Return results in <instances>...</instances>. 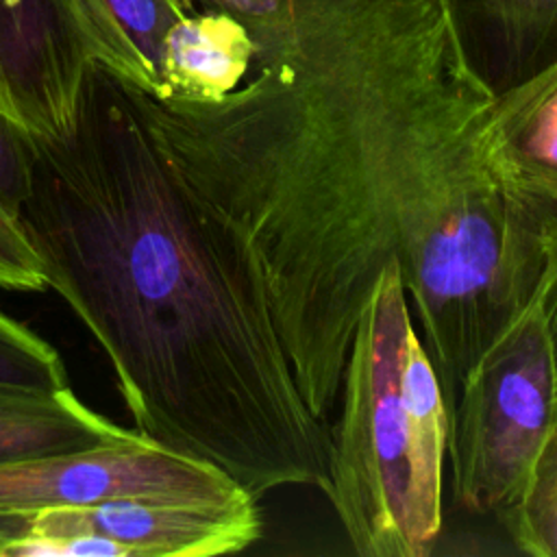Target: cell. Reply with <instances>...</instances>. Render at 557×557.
Segmentation results:
<instances>
[{
    "mask_svg": "<svg viewBox=\"0 0 557 557\" xmlns=\"http://www.w3.org/2000/svg\"><path fill=\"white\" fill-rule=\"evenodd\" d=\"M0 383L46 392L70 387L59 352L4 311H0Z\"/></svg>",
    "mask_w": 557,
    "mask_h": 557,
    "instance_id": "13",
    "label": "cell"
},
{
    "mask_svg": "<svg viewBox=\"0 0 557 557\" xmlns=\"http://www.w3.org/2000/svg\"><path fill=\"white\" fill-rule=\"evenodd\" d=\"M542 309L546 320V333L550 344V359H553V381H555V398H557V250L544 276V292H542Z\"/></svg>",
    "mask_w": 557,
    "mask_h": 557,
    "instance_id": "19",
    "label": "cell"
},
{
    "mask_svg": "<svg viewBox=\"0 0 557 557\" xmlns=\"http://www.w3.org/2000/svg\"><path fill=\"white\" fill-rule=\"evenodd\" d=\"M324 494L361 557H426L442 533L448 409L407 302L381 272L346 359Z\"/></svg>",
    "mask_w": 557,
    "mask_h": 557,
    "instance_id": "3",
    "label": "cell"
},
{
    "mask_svg": "<svg viewBox=\"0 0 557 557\" xmlns=\"http://www.w3.org/2000/svg\"><path fill=\"white\" fill-rule=\"evenodd\" d=\"M255 496L222 468L163 448L141 433L78 450L0 463V513L85 507L113 498L226 505Z\"/></svg>",
    "mask_w": 557,
    "mask_h": 557,
    "instance_id": "5",
    "label": "cell"
},
{
    "mask_svg": "<svg viewBox=\"0 0 557 557\" xmlns=\"http://www.w3.org/2000/svg\"><path fill=\"white\" fill-rule=\"evenodd\" d=\"M7 557H133L122 542L96 533H57V535H24L13 542Z\"/></svg>",
    "mask_w": 557,
    "mask_h": 557,
    "instance_id": "17",
    "label": "cell"
},
{
    "mask_svg": "<svg viewBox=\"0 0 557 557\" xmlns=\"http://www.w3.org/2000/svg\"><path fill=\"white\" fill-rule=\"evenodd\" d=\"M470 72L496 96L557 63V0H437Z\"/></svg>",
    "mask_w": 557,
    "mask_h": 557,
    "instance_id": "8",
    "label": "cell"
},
{
    "mask_svg": "<svg viewBox=\"0 0 557 557\" xmlns=\"http://www.w3.org/2000/svg\"><path fill=\"white\" fill-rule=\"evenodd\" d=\"M76 398L0 383V463L57 453H78L135 437Z\"/></svg>",
    "mask_w": 557,
    "mask_h": 557,
    "instance_id": "11",
    "label": "cell"
},
{
    "mask_svg": "<svg viewBox=\"0 0 557 557\" xmlns=\"http://www.w3.org/2000/svg\"><path fill=\"white\" fill-rule=\"evenodd\" d=\"M67 4L96 63L128 85L163 98V39L187 13L178 0H67Z\"/></svg>",
    "mask_w": 557,
    "mask_h": 557,
    "instance_id": "10",
    "label": "cell"
},
{
    "mask_svg": "<svg viewBox=\"0 0 557 557\" xmlns=\"http://www.w3.org/2000/svg\"><path fill=\"white\" fill-rule=\"evenodd\" d=\"M255 52L250 28L235 15L218 9L185 13L163 39V98L218 100L242 85Z\"/></svg>",
    "mask_w": 557,
    "mask_h": 557,
    "instance_id": "9",
    "label": "cell"
},
{
    "mask_svg": "<svg viewBox=\"0 0 557 557\" xmlns=\"http://www.w3.org/2000/svg\"><path fill=\"white\" fill-rule=\"evenodd\" d=\"M537 472H540V474H546V476H550V479L557 481V431H555V435L550 437V442H548V446H546V450H544V455H542V461H540ZM537 472H535V474H537Z\"/></svg>",
    "mask_w": 557,
    "mask_h": 557,
    "instance_id": "21",
    "label": "cell"
},
{
    "mask_svg": "<svg viewBox=\"0 0 557 557\" xmlns=\"http://www.w3.org/2000/svg\"><path fill=\"white\" fill-rule=\"evenodd\" d=\"M91 63L67 0H0V111L33 135L74 126Z\"/></svg>",
    "mask_w": 557,
    "mask_h": 557,
    "instance_id": "6",
    "label": "cell"
},
{
    "mask_svg": "<svg viewBox=\"0 0 557 557\" xmlns=\"http://www.w3.org/2000/svg\"><path fill=\"white\" fill-rule=\"evenodd\" d=\"M0 287L44 292L48 287L39 250L30 242L17 213L0 205Z\"/></svg>",
    "mask_w": 557,
    "mask_h": 557,
    "instance_id": "15",
    "label": "cell"
},
{
    "mask_svg": "<svg viewBox=\"0 0 557 557\" xmlns=\"http://www.w3.org/2000/svg\"><path fill=\"white\" fill-rule=\"evenodd\" d=\"M250 33L252 67L218 100L131 85L148 128L228 231L324 429L389 265L450 411L535 298L557 211L500 165L494 94L437 0H281Z\"/></svg>",
    "mask_w": 557,
    "mask_h": 557,
    "instance_id": "1",
    "label": "cell"
},
{
    "mask_svg": "<svg viewBox=\"0 0 557 557\" xmlns=\"http://www.w3.org/2000/svg\"><path fill=\"white\" fill-rule=\"evenodd\" d=\"M490 135L511 181L557 211V63L494 98Z\"/></svg>",
    "mask_w": 557,
    "mask_h": 557,
    "instance_id": "12",
    "label": "cell"
},
{
    "mask_svg": "<svg viewBox=\"0 0 557 557\" xmlns=\"http://www.w3.org/2000/svg\"><path fill=\"white\" fill-rule=\"evenodd\" d=\"M26 516V535L96 531L128 546L133 557L231 555L246 550L261 537L257 496L226 505L113 498Z\"/></svg>",
    "mask_w": 557,
    "mask_h": 557,
    "instance_id": "7",
    "label": "cell"
},
{
    "mask_svg": "<svg viewBox=\"0 0 557 557\" xmlns=\"http://www.w3.org/2000/svg\"><path fill=\"white\" fill-rule=\"evenodd\" d=\"M33 137L20 220L48 287L107 352L135 431L257 498L324 490L331 431L307 409L228 231L181 178L131 85L91 63L74 126Z\"/></svg>",
    "mask_w": 557,
    "mask_h": 557,
    "instance_id": "2",
    "label": "cell"
},
{
    "mask_svg": "<svg viewBox=\"0 0 557 557\" xmlns=\"http://www.w3.org/2000/svg\"><path fill=\"white\" fill-rule=\"evenodd\" d=\"M281 0H178V4L189 13L196 9H218L235 15L248 28L274 15Z\"/></svg>",
    "mask_w": 557,
    "mask_h": 557,
    "instance_id": "18",
    "label": "cell"
},
{
    "mask_svg": "<svg viewBox=\"0 0 557 557\" xmlns=\"http://www.w3.org/2000/svg\"><path fill=\"white\" fill-rule=\"evenodd\" d=\"M35 137L15 117L0 111V205L20 215L33 187Z\"/></svg>",
    "mask_w": 557,
    "mask_h": 557,
    "instance_id": "16",
    "label": "cell"
},
{
    "mask_svg": "<svg viewBox=\"0 0 557 557\" xmlns=\"http://www.w3.org/2000/svg\"><path fill=\"white\" fill-rule=\"evenodd\" d=\"M542 292L544 281L466 372L448 411L453 498L472 513L505 509L535 476L557 431Z\"/></svg>",
    "mask_w": 557,
    "mask_h": 557,
    "instance_id": "4",
    "label": "cell"
},
{
    "mask_svg": "<svg viewBox=\"0 0 557 557\" xmlns=\"http://www.w3.org/2000/svg\"><path fill=\"white\" fill-rule=\"evenodd\" d=\"M28 516L26 513H0V557H7V550L13 542L26 535Z\"/></svg>",
    "mask_w": 557,
    "mask_h": 557,
    "instance_id": "20",
    "label": "cell"
},
{
    "mask_svg": "<svg viewBox=\"0 0 557 557\" xmlns=\"http://www.w3.org/2000/svg\"><path fill=\"white\" fill-rule=\"evenodd\" d=\"M513 544L533 557H557V481L535 474L529 485L498 511Z\"/></svg>",
    "mask_w": 557,
    "mask_h": 557,
    "instance_id": "14",
    "label": "cell"
}]
</instances>
